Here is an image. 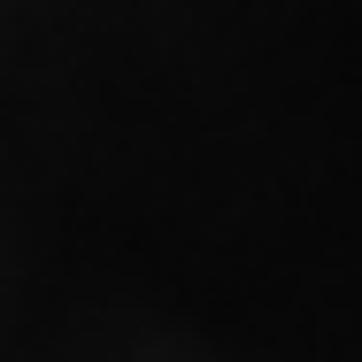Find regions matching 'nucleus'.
Wrapping results in <instances>:
<instances>
[]
</instances>
